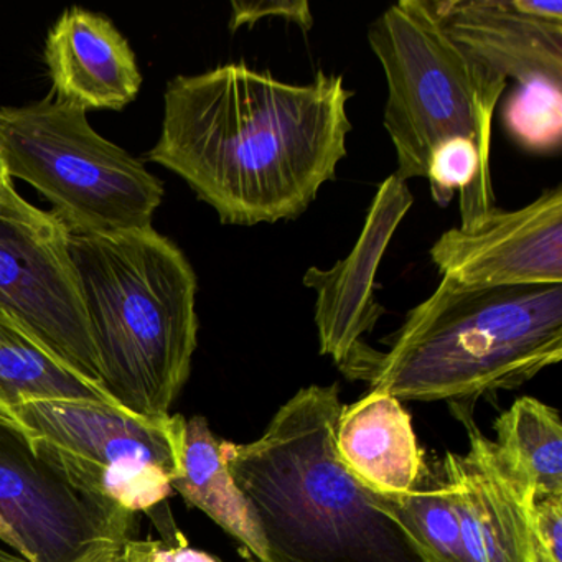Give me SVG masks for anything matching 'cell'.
<instances>
[{"mask_svg": "<svg viewBox=\"0 0 562 562\" xmlns=\"http://www.w3.org/2000/svg\"><path fill=\"white\" fill-rule=\"evenodd\" d=\"M353 91L318 70L292 85L245 64L170 81L149 160L182 177L225 225L289 222L337 179Z\"/></svg>", "mask_w": 562, "mask_h": 562, "instance_id": "cell-1", "label": "cell"}, {"mask_svg": "<svg viewBox=\"0 0 562 562\" xmlns=\"http://www.w3.org/2000/svg\"><path fill=\"white\" fill-rule=\"evenodd\" d=\"M338 384L299 390L223 459L255 509L269 562H429L413 536L338 459Z\"/></svg>", "mask_w": 562, "mask_h": 562, "instance_id": "cell-2", "label": "cell"}, {"mask_svg": "<svg viewBox=\"0 0 562 562\" xmlns=\"http://www.w3.org/2000/svg\"><path fill=\"white\" fill-rule=\"evenodd\" d=\"M387 351L363 344L341 373L400 401L462 411L562 358V284L459 289L440 281L407 312Z\"/></svg>", "mask_w": 562, "mask_h": 562, "instance_id": "cell-3", "label": "cell"}, {"mask_svg": "<svg viewBox=\"0 0 562 562\" xmlns=\"http://www.w3.org/2000/svg\"><path fill=\"white\" fill-rule=\"evenodd\" d=\"M70 256L101 387L144 419L170 416L199 345L189 259L153 226L71 235Z\"/></svg>", "mask_w": 562, "mask_h": 562, "instance_id": "cell-4", "label": "cell"}, {"mask_svg": "<svg viewBox=\"0 0 562 562\" xmlns=\"http://www.w3.org/2000/svg\"><path fill=\"white\" fill-rule=\"evenodd\" d=\"M387 85L384 130L404 182L426 179L430 154L457 137L490 164L492 121L506 78L443 31L432 0H401L368 29Z\"/></svg>", "mask_w": 562, "mask_h": 562, "instance_id": "cell-5", "label": "cell"}, {"mask_svg": "<svg viewBox=\"0 0 562 562\" xmlns=\"http://www.w3.org/2000/svg\"><path fill=\"white\" fill-rule=\"evenodd\" d=\"M0 157L54 206L71 235L149 228L164 199L157 177L90 126L87 111L54 93L0 110Z\"/></svg>", "mask_w": 562, "mask_h": 562, "instance_id": "cell-6", "label": "cell"}, {"mask_svg": "<svg viewBox=\"0 0 562 562\" xmlns=\"http://www.w3.org/2000/svg\"><path fill=\"white\" fill-rule=\"evenodd\" d=\"M0 426L78 488L126 512L153 513L183 473L187 419H144L90 401L0 403Z\"/></svg>", "mask_w": 562, "mask_h": 562, "instance_id": "cell-7", "label": "cell"}, {"mask_svg": "<svg viewBox=\"0 0 562 562\" xmlns=\"http://www.w3.org/2000/svg\"><path fill=\"white\" fill-rule=\"evenodd\" d=\"M67 226L22 199L0 202V305L58 361L100 384Z\"/></svg>", "mask_w": 562, "mask_h": 562, "instance_id": "cell-8", "label": "cell"}, {"mask_svg": "<svg viewBox=\"0 0 562 562\" xmlns=\"http://www.w3.org/2000/svg\"><path fill=\"white\" fill-rule=\"evenodd\" d=\"M136 513L91 495L0 426V518L31 562H124Z\"/></svg>", "mask_w": 562, "mask_h": 562, "instance_id": "cell-9", "label": "cell"}, {"mask_svg": "<svg viewBox=\"0 0 562 562\" xmlns=\"http://www.w3.org/2000/svg\"><path fill=\"white\" fill-rule=\"evenodd\" d=\"M429 256L453 288L562 284V186L522 209H493L467 228L449 229Z\"/></svg>", "mask_w": 562, "mask_h": 562, "instance_id": "cell-10", "label": "cell"}, {"mask_svg": "<svg viewBox=\"0 0 562 562\" xmlns=\"http://www.w3.org/2000/svg\"><path fill=\"white\" fill-rule=\"evenodd\" d=\"M413 205L407 182L396 173L387 177L373 196L350 255L334 268L312 266L304 274L305 288L314 289L317 295L314 322L321 355L330 357L340 370L386 312L374 297L378 269Z\"/></svg>", "mask_w": 562, "mask_h": 562, "instance_id": "cell-11", "label": "cell"}, {"mask_svg": "<svg viewBox=\"0 0 562 562\" xmlns=\"http://www.w3.org/2000/svg\"><path fill=\"white\" fill-rule=\"evenodd\" d=\"M469 450L449 452L443 479L460 515L463 548L469 562H538L532 535L535 499L522 495L496 459L495 443L480 432L469 414Z\"/></svg>", "mask_w": 562, "mask_h": 562, "instance_id": "cell-12", "label": "cell"}, {"mask_svg": "<svg viewBox=\"0 0 562 562\" xmlns=\"http://www.w3.org/2000/svg\"><path fill=\"white\" fill-rule=\"evenodd\" d=\"M45 61L52 93L85 111L123 110L143 85L126 38L110 19L87 9H70L58 19L47 37Z\"/></svg>", "mask_w": 562, "mask_h": 562, "instance_id": "cell-13", "label": "cell"}, {"mask_svg": "<svg viewBox=\"0 0 562 562\" xmlns=\"http://www.w3.org/2000/svg\"><path fill=\"white\" fill-rule=\"evenodd\" d=\"M443 31L508 80L562 83V24L528 18L512 0L434 2Z\"/></svg>", "mask_w": 562, "mask_h": 562, "instance_id": "cell-14", "label": "cell"}, {"mask_svg": "<svg viewBox=\"0 0 562 562\" xmlns=\"http://www.w3.org/2000/svg\"><path fill=\"white\" fill-rule=\"evenodd\" d=\"M335 449L348 472L371 492L401 496L419 485L426 463L409 414L396 397L370 391L344 406Z\"/></svg>", "mask_w": 562, "mask_h": 562, "instance_id": "cell-15", "label": "cell"}, {"mask_svg": "<svg viewBox=\"0 0 562 562\" xmlns=\"http://www.w3.org/2000/svg\"><path fill=\"white\" fill-rule=\"evenodd\" d=\"M172 490L238 539L259 562H269L258 516L226 467L222 440L203 416L187 420L183 473L173 480Z\"/></svg>", "mask_w": 562, "mask_h": 562, "instance_id": "cell-16", "label": "cell"}, {"mask_svg": "<svg viewBox=\"0 0 562 562\" xmlns=\"http://www.w3.org/2000/svg\"><path fill=\"white\" fill-rule=\"evenodd\" d=\"M503 472L529 498L562 495V424L554 407L519 397L495 423Z\"/></svg>", "mask_w": 562, "mask_h": 562, "instance_id": "cell-17", "label": "cell"}, {"mask_svg": "<svg viewBox=\"0 0 562 562\" xmlns=\"http://www.w3.org/2000/svg\"><path fill=\"white\" fill-rule=\"evenodd\" d=\"M24 401H90L120 406L103 387L45 350L0 305V403Z\"/></svg>", "mask_w": 562, "mask_h": 562, "instance_id": "cell-18", "label": "cell"}, {"mask_svg": "<svg viewBox=\"0 0 562 562\" xmlns=\"http://www.w3.org/2000/svg\"><path fill=\"white\" fill-rule=\"evenodd\" d=\"M387 513L413 536L429 562H469L463 548L460 515L442 470L426 467L419 485L401 496L380 495Z\"/></svg>", "mask_w": 562, "mask_h": 562, "instance_id": "cell-19", "label": "cell"}, {"mask_svg": "<svg viewBox=\"0 0 562 562\" xmlns=\"http://www.w3.org/2000/svg\"><path fill=\"white\" fill-rule=\"evenodd\" d=\"M513 143L538 156H552L562 144V83L531 80L516 83L502 110Z\"/></svg>", "mask_w": 562, "mask_h": 562, "instance_id": "cell-20", "label": "cell"}, {"mask_svg": "<svg viewBox=\"0 0 562 562\" xmlns=\"http://www.w3.org/2000/svg\"><path fill=\"white\" fill-rule=\"evenodd\" d=\"M265 19H282L291 22L304 34L314 29L311 5L305 0H258V2H232L229 31L252 29Z\"/></svg>", "mask_w": 562, "mask_h": 562, "instance_id": "cell-21", "label": "cell"}, {"mask_svg": "<svg viewBox=\"0 0 562 562\" xmlns=\"http://www.w3.org/2000/svg\"><path fill=\"white\" fill-rule=\"evenodd\" d=\"M532 535L538 562H562V495L536 499Z\"/></svg>", "mask_w": 562, "mask_h": 562, "instance_id": "cell-22", "label": "cell"}, {"mask_svg": "<svg viewBox=\"0 0 562 562\" xmlns=\"http://www.w3.org/2000/svg\"><path fill=\"white\" fill-rule=\"evenodd\" d=\"M166 541H154V539H137L140 554L146 562H222L213 558L209 552L190 548L189 542L183 538L182 532L172 531Z\"/></svg>", "mask_w": 562, "mask_h": 562, "instance_id": "cell-23", "label": "cell"}, {"mask_svg": "<svg viewBox=\"0 0 562 562\" xmlns=\"http://www.w3.org/2000/svg\"><path fill=\"white\" fill-rule=\"evenodd\" d=\"M512 4L516 11L528 15V18L562 24L561 0H548V2H538V0H512Z\"/></svg>", "mask_w": 562, "mask_h": 562, "instance_id": "cell-24", "label": "cell"}, {"mask_svg": "<svg viewBox=\"0 0 562 562\" xmlns=\"http://www.w3.org/2000/svg\"><path fill=\"white\" fill-rule=\"evenodd\" d=\"M15 196H19L18 190H15L11 176H9L8 169L2 162V157H0V202L15 199Z\"/></svg>", "mask_w": 562, "mask_h": 562, "instance_id": "cell-25", "label": "cell"}, {"mask_svg": "<svg viewBox=\"0 0 562 562\" xmlns=\"http://www.w3.org/2000/svg\"><path fill=\"white\" fill-rule=\"evenodd\" d=\"M0 539L9 546V548L14 549L18 554L22 555V546L19 542L18 536L12 531L11 526L4 521V519L0 518Z\"/></svg>", "mask_w": 562, "mask_h": 562, "instance_id": "cell-26", "label": "cell"}, {"mask_svg": "<svg viewBox=\"0 0 562 562\" xmlns=\"http://www.w3.org/2000/svg\"><path fill=\"white\" fill-rule=\"evenodd\" d=\"M124 562H146L144 561L143 554H140L139 546H137V539H133V541L127 544L126 554H124Z\"/></svg>", "mask_w": 562, "mask_h": 562, "instance_id": "cell-27", "label": "cell"}, {"mask_svg": "<svg viewBox=\"0 0 562 562\" xmlns=\"http://www.w3.org/2000/svg\"><path fill=\"white\" fill-rule=\"evenodd\" d=\"M0 562H31L27 559L22 558L21 554H18L15 551H9V549L2 548L0 546Z\"/></svg>", "mask_w": 562, "mask_h": 562, "instance_id": "cell-28", "label": "cell"}]
</instances>
